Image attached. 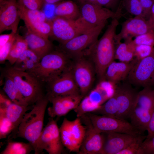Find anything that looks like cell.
Wrapping results in <instances>:
<instances>
[{
    "mask_svg": "<svg viewBox=\"0 0 154 154\" xmlns=\"http://www.w3.org/2000/svg\"><path fill=\"white\" fill-rule=\"evenodd\" d=\"M119 19L117 18L112 19L102 36L85 52L93 62L96 74L100 82L105 80L106 69L115 59V37L117 27L119 24Z\"/></svg>",
    "mask_w": 154,
    "mask_h": 154,
    "instance_id": "1",
    "label": "cell"
},
{
    "mask_svg": "<svg viewBox=\"0 0 154 154\" xmlns=\"http://www.w3.org/2000/svg\"><path fill=\"white\" fill-rule=\"evenodd\" d=\"M3 72L13 80L29 106H33L46 95L44 84L33 73L16 69L9 63Z\"/></svg>",
    "mask_w": 154,
    "mask_h": 154,
    "instance_id": "2",
    "label": "cell"
},
{
    "mask_svg": "<svg viewBox=\"0 0 154 154\" xmlns=\"http://www.w3.org/2000/svg\"><path fill=\"white\" fill-rule=\"evenodd\" d=\"M49 102L46 95L37 101L31 111L25 114L18 128L16 137L27 140L34 149L43 129L45 113Z\"/></svg>",
    "mask_w": 154,
    "mask_h": 154,
    "instance_id": "3",
    "label": "cell"
},
{
    "mask_svg": "<svg viewBox=\"0 0 154 154\" xmlns=\"http://www.w3.org/2000/svg\"><path fill=\"white\" fill-rule=\"evenodd\" d=\"M70 58L57 48L42 58L31 73L46 84L70 66Z\"/></svg>",
    "mask_w": 154,
    "mask_h": 154,
    "instance_id": "4",
    "label": "cell"
},
{
    "mask_svg": "<svg viewBox=\"0 0 154 154\" xmlns=\"http://www.w3.org/2000/svg\"><path fill=\"white\" fill-rule=\"evenodd\" d=\"M52 33L50 37L62 44L95 27L81 16L75 20L56 16L52 20Z\"/></svg>",
    "mask_w": 154,
    "mask_h": 154,
    "instance_id": "5",
    "label": "cell"
},
{
    "mask_svg": "<svg viewBox=\"0 0 154 154\" xmlns=\"http://www.w3.org/2000/svg\"><path fill=\"white\" fill-rule=\"evenodd\" d=\"M70 68L74 80L84 97L92 89L96 74L94 64L84 53L72 58Z\"/></svg>",
    "mask_w": 154,
    "mask_h": 154,
    "instance_id": "6",
    "label": "cell"
},
{
    "mask_svg": "<svg viewBox=\"0 0 154 154\" xmlns=\"http://www.w3.org/2000/svg\"><path fill=\"white\" fill-rule=\"evenodd\" d=\"M114 85L106 80L99 83L84 96L78 106L74 110L77 117H80L98 109L112 95Z\"/></svg>",
    "mask_w": 154,
    "mask_h": 154,
    "instance_id": "7",
    "label": "cell"
},
{
    "mask_svg": "<svg viewBox=\"0 0 154 154\" xmlns=\"http://www.w3.org/2000/svg\"><path fill=\"white\" fill-rule=\"evenodd\" d=\"M64 147L56 121L50 117L36 141L34 148L35 153L40 154L45 150L49 154H62L64 153Z\"/></svg>",
    "mask_w": 154,
    "mask_h": 154,
    "instance_id": "8",
    "label": "cell"
},
{
    "mask_svg": "<svg viewBox=\"0 0 154 154\" xmlns=\"http://www.w3.org/2000/svg\"><path fill=\"white\" fill-rule=\"evenodd\" d=\"M61 140L65 147L70 151L78 154L86 131L80 117L73 120L64 118L59 128Z\"/></svg>",
    "mask_w": 154,
    "mask_h": 154,
    "instance_id": "9",
    "label": "cell"
},
{
    "mask_svg": "<svg viewBox=\"0 0 154 154\" xmlns=\"http://www.w3.org/2000/svg\"><path fill=\"white\" fill-rule=\"evenodd\" d=\"M94 128L100 133H119L138 136L141 134L126 120L106 115L86 114Z\"/></svg>",
    "mask_w": 154,
    "mask_h": 154,
    "instance_id": "10",
    "label": "cell"
},
{
    "mask_svg": "<svg viewBox=\"0 0 154 154\" xmlns=\"http://www.w3.org/2000/svg\"><path fill=\"white\" fill-rule=\"evenodd\" d=\"M105 25L95 26L65 43L60 44L57 48L72 59L82 54L98 40V37Z\"/></svg>",
    "mask_w": 154,
    "mask_h": 154,
    "instance_id": "11",
    "label": "cell"
},
{
    "mask_svg": "<svg viewBox=\"0 0 154 154\" xmlns=\"http://www.w3.org/2000/svg\"><path fill=\"white\" fill-rule=\"evenodd\" d=\"M18 5L21 19L24 21L27 30L45 38L51 36L52 20H48L43 12L40 10H29Z\"/></svg>",
    "mask_w": 154,
    "mask_h": 154,
    "instance_id": "12",
    "label": "cell"
},
{
    "mask_svg": "<svg viewBox=\"0 0 154 154\" xmlns=\"http://www.w3.org/2000/svg\"><path fill=\"white\" fill-rule=\"evenodd\" d=\"M46 84V94L48 98L80 94L70 66Z\"/></svg>",
    "mask_w": 154,
    "mask_h": 154,
    "instance_id": "13",
    "label": "cell"
},
{
    "mask_svg": "<svg viewBox=\"0 0 154 154\" xmlns=\"http://www.w3.org/2000/svg\"><path fill=\"white\" fill-rule=\"evenodd\" d=\"M81 16L87 23L94 26L106 24L110 19H119L122 15L121 7L115 12L110 9L91 3L80 2Z\"/></svg>",
    "mask_w": 154,
    "mask_h": 154,
    "instance_id": "14",
    "label": "cell"
},
{
    "mask_svg": "<svg viewBox=\"0 0 154 154\" xmlns=\"http://www.w3.org/2000/svg\"><path fill=\"white\" fill-rule=\"evenodd\" d=\"M154 72V47L149 55L137 61L126 80L136 87L151 86V79Z\"/></svg>",
    "mask_w": 154,
    "mask_h": 154,
    "instance_id": "15",
    "label": "cell"
},
{
    "mask_svg": "<svg viewBox=\"0 0 154 154\" xmlns=\"http://www.w3.org/2000/svg\"><path fill=\"white\" fill-rule=\"evenodd\" d=\"M138 92L127 81L114 89L119 108L116 117L125 120L129 118L136 105Z\"/></svg>",
    "mask_w": 154,
    "mask_h": 154,
    "instance_id": "16",
    "label": "cell"
},
{
    "mask_svg": "<svg viewBox=\"0 0 154 154\" xmlns=\"http://www.w3.org/2000/svg\"><path fill=\"white\" fill-rule=\"evenodd\" d=\"M120 32L116 35L115 40L116 44L124 40L132 39L139 35L152 30H154V25L148 19L143 16H137L130 18L121 24Z\"/></svg>",
    "mask_w": 154,
    "mask_h": 154,
    "instance_id": "17",
    "label": "cell"
},
{
    "mask_svg": "<svg viewBox=\"0 0 154 154\" xmlns=\"http://www.w3.org/2000/svg\"><path fill=\"white\" fill-rule=\"evenodd\" d=\"M80 117L86 131L78 154H102L104 138L102 133L94 128L86 114Z\"/></svg>",
    "mask_w": 154,
    "mask_h": 154,
    "instance_id": "18",
    "label": "cell"
},
{
    "mask_svg": "<svg viewBox=\"0 0 154 154\" xmlns=\"http://www.w3.org/2000/svg\"><path fill=\"white\" fill-rule=\"evenodd\" d=\"M21 19L17 0H0V33L11 30L16 33Z\"/></svg>",
    "mask_w": 154,
    "mask_h": 154,
    "instance_id": "19",
    "label": "cell"
},
{
    "mask_svg": "<svg viewBox=\"0 0 154 154\" xmlns=\"http://www.w3.org/2000/svg\"><path fill=\"white\" fill-rule=\"evenodd\" d=\"M102 133L104 138L102 154H117L137 141L142 135L135 136L115 132Z\"/></svg>",
    "mask_w": 154,
    "mask_h": 154,
    "instance_id": "20",
    "label": "cell"
},
{
    "mask_svg": "<svg viewBox=\"0 0 154 154\" xmlns=\"http://www.w3.org/2000/svg\"><path fill=\"white\" fill-rule=\"evenodd\" d=\"M83 97L79 94L48 98L52 104L47 109L48 115L54 118L65 116L75 109Z\"/></svg>",
    "mask_w": 154,
    "mask_h": 154,
    "instance_id": "21",
    "label": "cell"
},
{
    "mask_svg": "<svg viewBox=\"0 0 154 154\" xmlns=\"http://www.w3.org/2000/svg\"><path fill=\"white\" fill-rule=\"evenodd\" d=\"M137 61L135 58L131 62L127 63L114 61L106 69L105 80L113 85L126 80L131 70Z\"/></svg>",
    "mask_w": 154,
    "mask_h": 154,
    "instance_id": "22",
    "label": "cell"
},
{
    "mask_svg": "<svg viewBox=\"0 0 154 154\" xmlns=\"http://www.w3.org/2000/svg\"><path fill=\"white\" fill-rule=\"evenodd\" d=\"M27 31L23 37L28 48L35 52L41 59L54 50L53 45L48 38L44 37L27 29Z\"/></svg>",
    "mask_w": 154,
    "mask_h": 154,
    "instance_id": "23",
    "label": "cell"
},
{
    "mask_svg": "<svg viewBox=\"0 0 154 154\" xmlns=\"http://www.w3.org/2000/svg\"><path fill=\"white\" fill-rule=\"evenodd\" d=\"M30 107L12 102L5 109L0 108L4 111L13 127V130L9 135V138L10 137L11 138H15L16 137L19 127Z\"/></svg>",
    "mask_w": 154,
    "mask_h": 154,
    "instance_id": "24",
    "label": "cell"
},
{
    "mask_svg": "<svg viewBox=\"0 0 154 154\" xmlns=\"http://www.w3.org/2000/svg\"><path fill=\"white\" fill-rule=\"evenodd\" d=\"M153 112L135 105L129 118L133 126L141 134L147 131Z\"/></svg>",
    "mask_w": 154,
    "mask_h": 154,
    "instance_id": "25",
    "label": "cell"
},
{
    "mask_svg": "<svg viewBox=\"0 0 154 154\" xmlns=\"http://www.w3.org/2000/svg\"><path fill=\"white\" fill-rule=\"evenodd\" d=\"M40 59L37 54L28 48L19 56L12 66L17 70L32 73Z\"/></svg>",
    "mask_w": 154,
    "mask_h": 154,
    "instance_id": "26",
    "label": "cell"
},
{
    "mask_svg": "<svg viewBox=\"0 0 154 154\" xmlns=\"http://www.w3.org/2000/svg\"><path fill=\"white\" fill-rule=\"evenodd\" d=\"M54 13L56 16L71 20H76L81 16L79 7L71 0L63 1L57 4Z\"/></svg>",
    "mask_w": 154,
    "mask_h": 154,
    "instance_id": "27",
    "label": "cell"
},
{
    "mask_svg": "<svg viewBox=\"0 0 154 154\" xmlns=\"http://www.w3.org/2000/svg\"><path fill=\"white\" fill-rule=\"evenodd\" d=\"M132 40H125L124 42L121 41L116 44L115 59L120 62L127 63L134 59L135 45Z\"/></svg>",
    "mask_w": 154,
    "mask_h": 154,
    "instance_id": "28",
    "label": "cell"
},
{
    "mask_svg": "<svg viewBox=\"0 0 154 154\" xmlns=\"http://www.w3.org/2000/svg\"><path fill=\"white\" fill-rule=\"evenodd\" d=\"M2 72L4 78L3 90L6 95L13 102L15 103L21 105L30 106L12 79L7 75Z\"/></svg>",
    "mask_w": 154,
    "mask_h": 154,
    "instance_id": "29",
    "label": "cell"
},
{
    "mask_svg": "<svg viewBox=\"0 0 154 154\" xmlns=\"http://www.w3.org/2000/svg\"><path fill=\"white\" fill-rule=\"evenodd\" d=\"M28 48L27 43L24 37L17 33L7 60L13 66L23 52Z\"/></svg>",
    "mask_w": 154,
    "mask_h": 154,
    "instance_id": "30",
    "label": "cell"
},
{
    "mask_svg": "<svg viewBox=\"0 0 154 154\" xmlns=\"http://www.w3.org/2000/svg\"><path fill=\"white\" fill-rule=\"evenodd\" d=\"M136 105L153 112L154 89L152 88L151 86H147L139 92Z\"/></svg>",
    "mask_w": 154,
    "mask_h": 154,
    "instance_id": "31",
    "label": "cell"
},
{
    "mask_svg": "<svg viewBox=\"0 0 154 154\" xmlns=\"http://www.w3.org/2000/svg\"><path fill=\"white\" fill-rule=\"evenodd\" d=\"M34 149L29 142H15L9 141L1 154H28Z\"/></svg>",
    "mask_w": 154,
    "mask_h": 154,
    "instance_id": "32",
    "label": "cell"
},
{
    "mask_svg": "<svg viewBox=\"0 0 154 154\" xmlns=\"http://www.w3.org/2000/svg\"><path fill=\"white\" fill-rule=\"evenodd\" d=\"M118 110L116 96L114 92L112 95L106 102L92 113L116 117Z\"/></svg>",
    "mask_w": 154,
    "mask_h": 154,
    "instance_id": "33",
    "label": "cell"
},
{
    "mask_svg": "<svg viewBox=\"0 0 154 154\" xmlns=\"http://www.w3.org/2000/svg\"><path fill=\"white\" fill-rule=\"evenodd\" d=\"M13 129V125L4 111L0 108V139L6 138Z\"/></svg>",
    "mask_w": 154,
    "mask_h": 154,
    "instance_id": "34",
    "label": "cell"
},
{
    "mask_svg": "<svg viewBox=\"0 0 154 154\" xmlns=\"http://www.w3.org/2000/svg\"><path fill=\"white\" fill-rule=\"evenodd\" d=\"M124 5L127 12L131 15L144 17L139 0H125Z\"/></svg>",
    "mask_w": 154,
    "mask_h": 154,
    "instance_id": "35",
    "label": "cell"
},
{
    "mask_svg": "<svg viewBox=\"0 0 154 154\" xmlns=\"http://www.w3.org/2000/svg\"><path fill=\"white\" fill-rule=\"evenodd\" d=\"M147 135H142L137 141L131 143L117 154H142L141 146Z\"/></svg>",
    "mask_w": 154,
    "mask_h": 154,
    "instance_id": "36",
    "label": "cell"
},
{
    "mask_svg": "<svg viewBox=\"0 0 154 154\" xmlns=\"http://www.w3.org/2000/svg\"><path fill=\"white\" fill-rule=\"evenodd\" d=\"M132 41L135 45H144L154 46V30L135 37Z\"/></svg>",
    "mask_w": 154,
    "mask_h": 154,
    "instance_id": "37",
    "label": "cell"
},
{
    "mask_svg": "<svg viewBox=\"0 0 154 154\" xmlns=\"http://www.w3.org/2000/svg\"><path fill=\"white\" fill-rule=\"evenodd\" d=\"M154 46L144 45H135V58L137 61L149 55L152 52Z\"/></svg>",
    "mask_w": 154,
    "mask_h": 154,
    "instance_id": "38",
    "label": "cell"
},
{
    "mask_svg": "<svg viewBox=\"0 0 154 154\" xmlns=\"http://www.w3.org/2000/svg\"><path fill=\"white\" fill-rule=\"evenodd\" d=\"M17 1L20 5L31 10H40L44 3L43 0H17Z\"/></svg>",
    "mask_w": 154,
    "mask_h": 154,
    "instance_id": "39",
    "label": "cell"
},
{
    "mask_svg": "<svg viewBox=\"0 0 154 154\" xmlns=\"http://www.w3.org/2000/svg\"><path fill=\"white\" fill-rule=\"evenodd\" d=\"M142 154H154V135L146 137L141 146Z\"/></svg>",
    "mask_w": 154,
    "mask_h": 154,
    "instance_id": "40",
    "label": "cell"
},
{
    "mask_svg": "<svg viewBox=\"0 0 154 154\" xmlns=\"http://www.w3.org/2000/svg\"><path fill=\"white\" fill-rule=\"evenodd\" d=\"M15 35L12 39L2 47L0 48V63L1 64L4 63L7 60L14 41Z\"/></svg>",
    "mask_w": 154,
    "mask_h": 154,
    "instance_id": "41",
    "label": "cell"
},
{
    "mask_svg": "<svg viewBox=\"0 0 154 154\" xmlns=\"http://www.w3.org/2000/svg\"><path fill=\"white\" fill-rule=\"evenodd\" d=\"M78 1L79 2H88L110 9L114 8L118 0H78Z\"/></svg>",
    "mask_w": 154,
    "mask_h": 154,
    "instance_id": "42",
    "label": "cell"
},
{
    "mask_svg": "<svg viewBox=\"0 0 154 154\" xmlns=\"http://www.w3.org/2000/svg\"><path fill=\"white\" fill-rule=\"evenodd\" d=\"M142 7L144 16L149 17L154 0H139Z\"/></svg>",
    "mask_w": 154,
    "mask_h": 154,
    "instance_id": "43",
    "label": "cell"
},
{
    "mask_svg": "<svg viewBox=\"0 0 154 154\" xmlns=\"http://www.w3.org/2000/svg\"><path fill=\"white\" fill-rule=\"evenodd\" d=\"M16 33L12 31L8 34H1L0 35V48L2 47L8 42L12 39Z\"/></svg>",
    "mask_w": 154,
    "mask_h": 154,
    "instance_id": "44",
    "label": "cell"
},
{
    "mask_svg": "<svg viewBox=\"0 0 154 154\" xmlns=\"http://www.w3.org/2000/svg\"><path fill=\"white\" fill-rule=\"evenodd\" d=\"M13 102L9 98L2 93L0 94V108L2 109L6 108L9 104Z\"/></svg>",
    "mask_w": 154,
    "mask_h": 154,
    "instance_id": "45",
    "label": "cell"
},
{
    "mask_svg": "<svg viewBox=\"0 0 154 154\" xmlns=\"http://www.w3.org/2000/svg\"><path fill=\"white\" fill-rule=\"evenodd\" d=\"M147 131L148 134L147 137H150L154 135V111L148 124Z\"/></svg>",
    "mask_w": 154,
    "mask_h": 154,
    "instance_id": "46",
    "label": "cell"
},
{
    "mask_svg": "<svg viewBox=\"0 0 154 154\" xmlns=\"http://www.w3.org/2000/svg\"><path fill=\"white\" fill-rule=\"evenodd\" d=\"M149 19L154 25V3L152 8L150 15Z\"/></svg>",
    "mask_w": 154,
    "mask_h": 154,
    "instance_id": "47",
    "label": "cell"
},
{
    "mask_svg": "<svg viewBox=\"0 0 154 154\" xmlns=\"http://www.w3.org/2000/svg\"><path fill=\"white\" fill-rule=\"evenodd\" d=\"M44 3L53 4L58 3L61 0H43Z\"/></svg>",
    "mask_w": 154,
    "mask_h": 154,
    "instance_id": "48",
    "label": "cell"
},
{
    "mask_svg": "<svg viewBox=\"0 0 154 154\" xmlns=\"http://www.w3.org/2000/svg\"><path fill=\"white\" fill-rule=\"evenodd\" d=\"M151 85L154 86V72L151 78Z\"/></svg>",
    "mask_w": 154,
    "mask_h": 154,
    "instance_id": "49",
    "label": "cell"
},
{
    "mask_svg": "<svg viewBox=\"0 0 154 154\" xmlns=\"http://www.w3.org/2000/svg\"></svg>",
    "mask_w": 154,
    "mask_h": 154,
    "instance_id": "50",
    "label": "cell"
}]
</instances>
